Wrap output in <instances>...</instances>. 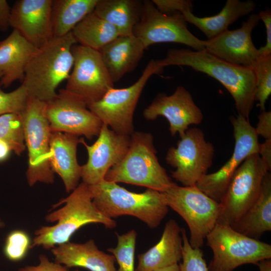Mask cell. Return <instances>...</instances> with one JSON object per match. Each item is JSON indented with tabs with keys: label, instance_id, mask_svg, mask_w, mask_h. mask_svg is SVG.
<instances>
[{
	"label": "cell",
	"instance_id": "cell-1",
	"mask_svg": "<svg viewBox=\"0 0 271 271\" xmlns=\"http://www.w3.org/2000/svg\"><path fill=\"white\" fill-rule=\"evenodd\" d=\"M156 62L163 69L169 65L186 66L215 79L232 96L238 114L249 120L256 90L255 76L251 68L227 62L206 49H170L164 58Z\"/></svg>",
	"mask_w": 271,
	"mask_h": 271
},
{
	"label": "cell",
	"instance_id": "cell-2",
	"mask_svg": "<svg viewBox=\"0 0 271 271\" xmlns=\"http://www.w3.org/2000/svg\"><path fill=\"white\" fill-rule=\"evenodd\" d=\"M62 204V208L46 216L47 221L57 223L53 226H42L36 230L30 248L42 246L49 249L68 242L74 232L88 224L100 223L108 229L116 226L114 219L105 216L95 207L88 186L83 182L52 209Z\"/></svg>",
	"mask_w": 271,
	"mask_h": 271
},
{
	"label": "cell",
	"instance_id": "cell-3",
	"mask_svg": "<svg viewBox=\"0 0 271 271\" xmlns=\"http://www.w3.org/2000/svg\"><path fill=\"white\" fill-rule=\"evenodd\" d=\"M76 43L71 32L53 37L37 49L25 68L22 82L30 96L46 103L56 97L57 87L72 70V48Z\"/></svg>",
	"mask_w": 271,
	"mask_h": 271
},
{
	"label": "cell",
	"instance_id": "cell-4",
	"mask_svg": "<svg viewBox=\"0 0 271 271\" xmlns=\"http://www.w3.org/2000/svg\"><path fill=\"white\" fill-rule=\"evenodd\" d=\"M88 186L93 204L110 219L129 215L154 229L161 224L169 211L163 193L155 190L147 188L143 193H137L104 179Z\"/></svg>",
	"mask_w": 271,
	"mask_h": 271
},
{
	"label": "cell",
	"instance_id": "cell-5",
	"mask_svg": "<svg viewBox=\"0 0 271 271\" xmlns=\"http://www.w3.org/2000/svg\"><path fill=\"white\" fill-rule=\"evenodd\" d=\"M122 159L107 172L104 180L143 186L160 192L176 184L160 165L152 134L134 131Z\"/></svg>",
	"mask_w": 271,
	"mask_h": 271
},
{
	"label": "cell",
	"instance_id": "cell-6",
	"mask_svg": "<svg viewBox=\"0 0 271 271\" xmlns=\"http://www.w3.org/2000/svg\"><path fill=\"white\" fill-rule=\"evenodd\" d=\"M206 239L213 252L209 271H233L240 265H256L271 258L270 244L246 236L230 225L216 223Z\"/></svg>",
	"mask_w": 271,
	"mask_h": 271
},
{
	"label": "cell",
	"instance_id": "cell-7",
	"mask_svg": "<svg viewBox=\"0 0 271 271\" xmlns=\"http://www.w3.org/2000/svg\"><path fill=\"white\" fill-rule=\"evenodd\" d=\"M162 193L169 208L179 214L187 224L191 246L200 248L217 223L221 210L220 203L196 185L181 187L176 184Z\"/></svg>",
	"mask_w": 271,
	"mask_h": 271
},
{
	"label": "cell",
	"instance_id": "cell-8",
	"mask_svg": "<svg viewBox=\"0 0 271 271\" xmlns=\"http://www.w3.org/2000/svg\"><path fill=\"white\" fill-rule=\"evenodd\" d=\"M46 105V102L29 96L21 114L29 154L26 177L31 186L37 182L52 184L54 181L49 162L51 131L45 113Z\"/></svg>",
	"mask_w": 271,
	"mask_h": 271
},
{
	"label": "cell",
	"instance_id": "cell-9",
	"mask_svg": "<svg viewBox=\"0 0 271 271\" xmlns=\"http://www.w3.org/2000/svg\"><path fill=\"white\" fill-rule=\"evenodd\" d=\"M163 69L156 60H151L133 84L110 88L99 100L87 104V108L115 132L130 136L134 131L133 113L143 89L150 77Z\"/></svg>",
	"mask_w": 271,
	"mask_h": 271
},
{
	"label": "cell",
	"instance_id": "cell-10",
	"mask_svg": "<svg viewBox=\"0 0 271 271\" xmlns=\"http://www.w3.org/2000/svg\"><path fill=\"white\" fill-rule=\"evenodd\" d=\"M270 172L258 154L247 157L233 174L220 201L217 223L230 225L237 221L258 197L261 183Z\"/></svg>",
	"mask_w": 271,
	"mask_h": 271
},
{
	"label": "cell",
	"instance_id": "cell-11",
	"mask_svg": "<svg viewBox=\"0 0 271 271\" xmlns=\"http://www.w3.org/2000/svg\"><path fill=\"white\" fill-rule=\"evenodd\" d=\"M180 137L177 146L168 149L166 160L175 169L173 178L184 186L196 185L212 165L214 147L198 128H188Z\"/></svg>",
	"mask_w": 271,
	"mask_h": 271
},
{
	"label": "cell",
	"instance_id": "cell-12",
	"mask_svg": "<svg viewBox=\"0 0 271 271\" xmlns=\"http://www.w3.org/2000/svg\"><path fill=\"white\" fill-rule=\"evenodd\" d=\"M72 53L73 65L64 89L87 105L99 100L114 83L100 53L80 44L72 47Z\"/></svg>",
	"mask_w": 271,
	"mask_h": 271
},
{
	"label": "cell",
	"instance_id": "cell-13",
	"mask_svg": "<svg viewBox=\"0 0 271 271\" xmlns=\"http://www.w3.org/2000/svg\"><path fill=\"white\" fill-rule=\"evenodd\" d=\"M133 35L142 41L146 49L154 44L175 43L189 46L196 51L205 49L204 41L189 30L181 13L163 14L152 1H143L142 16L133 28Z\"/></svg>",
	"mask_w": 271,
	"mask_h": 271
},
{
	"label": "cell",
	"instance_id": "cell-14",
	"mask_svg": "<svg viewBox=\"0 0 271 271\" xmlns=\"http://www.w3.org/2000/svg\"><path fill=\"white\" fill-rule=\"evenodd\" d=\"M235 140L233 152L217 171L206 174L196 186L208 196L219 203L235 172L249 156L258 154L259 143L254 127L249 120L238 114L230 118Z\"/></svg>",
	"mask_w": 271,
	"mask_h": 271
},
{
	"label": "cell",
	"instance_id": "cell-15",
	"mask_svg": "<svg viewBox=\"0 0 271 271\" xmlns=\"http://www.w3.org/2000/svg\"><path fill=\"white\" fill-rule=\"evenodd\" d=\"M45 113L51 132L84 136L89 140L98 137L103 124L85 102L64 89L46 103Z\"/></svg>",
	"mask_w": 271,
	"mask_h": 271
},
{
	"label": "cell",
	"instance_id": "cell-16",
	"mask_svg": "<svg viewBox=\"0 0 271 271\" xmlns=\"http://www.w3.org/2000/svg\"><path fill=\"white\" fill-rule=\"evenodd\" d=\"M130 141V136L117 133L104 123L97 140L92 145L80 139V143L85 146L88 155L86 163L81 166L82 182L93 185L104 180L109 169L125 155Z\"/></svg>",
	"mask_w": 271,
	"mask_h": 271
},
{
	"label": "cell",
	"instance_id": "cell-17",
	"mask_svg": "<svg viewBox=\"0 0 271 271\" xmlns=\"http://www.w3.org/2000/svg\"><path fill=\"white\" fill-rule=\"evenodd\" d=\"M259 20L258 14H252L242 23L240 28L228 30L204 41L205 49L227 62L253 70L260 56L251 36Z\"/></svg>",
	"mask_w": 271,
	"mask_h": 271
},
{
	"label": "cell",
	"instance_id": "cell-18",
	"mask_svg": "<svg viewBox=\"0 0 271 271\" xmlns=\"http://www.w3.org/2000/svg\"><path fill=\"white\" fill-rule=\"evenodd\" d=\"M144 117L154 120L158 116L168 121L171 134L183 135L192 124H199L203 119L201 109L195 103L191 93L184 87L178 86L170 95L160 94L145 108Z\"/></svg>",
	"mask_w": 271,
	"mask_h": 271
},
{
	"label": "cell",
	"instance_id": "cell-19",
	"mask_svg": "<svg viewBox=\"0 0 271 271\" xmlns=\"http://www.w3.org/2000/svg\"><path fill=\"white\" fill-rule=\"evenodd\" d=\"M52 0H19L12 8L11 27L37 49L53 38Z\"/></svg>",
	"mask_w": 271,
	"mask_h": 271
},
{
	"label": "cell",
	"instance_id": "cell-20",
	"mask_svg": "<svg viewBox=\"0 0 271 271\" xmlns=\"http://www.w3.org/2000/svg\"><path fill=\"white\" fill-rule=\"evenodd\" d=\"M80 139L75 135L51 132L49 162L52 170L62 179L66 191L71 192L79 185L81 166L77 160V147Z\"/></svg>",
	"mask_w": 271,
	"mask_h": 271
},
{
	"label": "cell",
	"instance_id": "cell-21",
	"mask_svg": "<svg viewBox=\"0 0 271 271\" xmlns=\"http://www.w3.org/2000/svg\"><path fill=\"white\" fill-rule=\"evenodd\" d=\"M55 262L66 267H80L90 271H116L115 258L99 250L94 241L84 243L68 242L52 248Z\"/></svg>",
	"mask_w": 271,
	"mask_h": 271
},
{
	"label": "cell",
	"instance_id": "cell-22",
	"mask_svg": "<svg viewBox=\"0 0 271 271\" xmlns=\"http://www.w3.org/2000/svg\"><path fill=\"white\" fill-rule=\"evenodd\" d=\"M183 239L181 228L174 219L165 226L159 241L138 256L136 271H153L175 264L182 259Z\"/></svg>",
	"mask_w": 271,
	"mask_h": 271
},
{
	"label": "cell",
	"instance_id": "cell-23",
	"mask_svg": "<svg viewBox=\"0 0 271 271\" xmlns=\"http://www.w3.org/2000/svg\"><path fill=\"white\" fill-rule=\"evenodd\" d=\"M146 48L133 35L118 36L98 50L113 82L136 67Z\"/></svg>",
	"mask_w": 271,
	"mask_h": 271
},
{
	"label": "cell",
	"instance_id": "cell-24",
	"mask_svg": "<svg viewBox=\"0 0 271 271\" xmlns=\"http://www.w3.org/2000/svg\"><path fill=\"white\" fill-rule=\"evenodd\" d=\"M37 49L15 30L0 41L1 88H8L17 80L22 82L25 68Z\"/></svg>",
	"mask_w": 271,
	"mask_h": 271
},
{
	"label": "cell",
	"instance_id": "cell-25",
	"mask_svg": "<svg viewBox=\"0 0 271 271\" xmlns=\"http://www.w3.org/2000/svg\"><path fill=\"white\" fill-rule=\"evenodd\" d=\"M232 229L249 237L257 239L271 230V175L263 178L259 195L254 202L235 222Z\"/></svg>",
	"mask_w": 271,
	"mask_h": 271
},
{
	"label": "cell",
	"instance_id": "cell-26",
	"mask_svg": "<svg viewBox=\"0 0 271 271\" xmlns=\"http://www.w3.org/2000/svg\"><path fill=\"white\" fill-rule=\"evenodd\" d=\"M255 7V3L252 1L227 0L221 11L212 16L198 17L191 11L182 14L186 22L194 25L210 39L228 30L231 24L251 13Z\"/></svg>",
	"mask_w": 271,
	"mask_h": 271
},
{
	"label": "cell",
	"instance_id": "cell-27",
	"mask_svg": "<svg viewBox=\"0 0 271 271\" xmlns=\"http://www.w3.org/2000/svg\"><path fill=\"white\" fill-rule=\"evenodd\" d=\"M143 8V1L139 0H98L93 12L114 26L119 36H130Z\"/></svg>",
	"mask_w": 271,
	"mask_h": 271
},
{
	"label": "cell",
	"instance_id": "cell-28",
	"mask_svg": "<svg viewBox=\"0 0 271 271\" xmlns=\"http://www.w3.org/2000/svg\"><path fill=\"white\" fill-rule=\"evenodd\" d=\"M98 0L53 1L52 24L53 37L72 32L86 16L92 13Z\"/></svg>",
	"mask_w": 271,
	"mask_h": 271
},
{
	"label": "cell",
	"instance_id": "cell-29",
	"mask_svg": "<svg viewBox=\"0 0 271 271\" xmlns=\"http://www.w3.org/2000/svg\"><path fill=\"white\" fill-rule=\"evenodd\" d=\"M72 32L77 43L98 51L119 36L114 26L93 12L80 22Z\"/></svg>",
	"mask_w": 271,
	"mask_h": 271
},
{
	"label": "cell",
	"instance_id": "cell-30",
	"mask_svg": "<svg viewBox=\"0 0 271 271\" xmlns=\"http://www.w3.org/2000/svg\"><path fill=\"white\" fill-rule=\"evenodd\" d=\"M21 114L7 113L0 116V140L17 155H20L26 147Z\"/></svg>",
	"mask_w": 271,
	"mask_h": 271
},
{
	"label": "cell",
	"instance_id": "cell-31",
	"mask_svg": "<svg viewBox=\"0 0 271 271\" xmlns=\"http://www.w3.org/2000/svg\"><path fill=\"white\" fill-rule=\"evenodd\" d=\"M117 244L115 247L108 248L107 250L111 253L117 262L116 271H136L134 253L137 234L130 230L122 234H117Z\"/></svg>",
	"mask_w": 271,
	"mask_h": 271
},
{
	"label": "cell",
	"instance_id": "cell-32",
	"mask_svg": "<svg viewBox=\"0 0 271 271\" xmlns=\"http://www.w3.org/2000/svg\"><path fill=\"white\" fill-rule=\"evenodd\" d=\"M253 70L256 78L254 100L258 102L261 111L271 93V55L261 56Z\"/></svg>",
	"mask_w": 271,
	"mask_h": 271
},
{
	"label": "cell",
	"instance_id": "cell-33",
	"mask_svg": "<svg viewBox=\"0 0 271 271\" xmlns=\"http://www.w3.org/2000/svg\"><path fill=\"white\" fill-rule=\"evenodd\" d=\"M183 239L182 261L179 264L180 271H209L203 251L190 245L185 229L181 228Z\"/></svg>",
	"mask_w": 271,
	"mask_h": 271
},
{
	"label": "cell",
	"instance_id": "cell-34",
	"mask_svg": "<svg viewBox=\"0 0 271 271\" xmlns=\"http://www.w3.org/2000/svg\"><path fill=\"white\" fill-rule=\"evenodd\" d=\"M31 244L29 236L26 232L21 230H14L6 239L4 254L11 261H20L25 257Z\"/></svg>",
	"mask_w": 271,
	"mask_h": 271
},
{
	"label": "cell",
	"instance_id": "cell-35",
	"mask_svg": "<svg viewBox=\"0 0 271 271\" xmlns=\"http://www.w3.org/2000/svg\"><path fill=\"white\" fill-rule=\"evenodd\" d=\"M29 94L21 84L10 92H5L0 87V116L7 113L21 114L25 110Z\"/></svg>",
	"mask_w": 271,
	"mask_h": 271
},
{
	"label": "cell",
	"instance_id": "cell-36",
	"mask_svg": "<svg viewBox=\"0 0 271 271\" xmlns=\"http://www.w3.org/2000/svg\"><path fill=\"white\" fill-rule=\"evenodd\" d=\"M152 2L160 12L167 15L193 11V3L189 0H153Z\"/></svg>",
	"mask_w": 271,
	"mask_h": 271
},
{
	"label": "cell",
	"instance_id": "cell-37",
	"mask_svg": "<svg viewBox=\"0 0 271 271\" xmlns=\"http://www.w3.org/2000/svg\"><path fill=\"white\" fill-rule=\"evenodd\" d=\"M259 19L264 24L266 35V41L264 46L258 49L260 56L266 57L271 55V11L269 9L259 11Z\"/></svg>",
	"mask_w": 271,
	"mask_h": 271
},
{
	"label": "cell",
	"instance_id": "cell-38",
	"mask_svg": "<svg viewBox=\"0 0 271 271\" xmlns=\"http://www.w3.org/2000/svg\"><path fill=\"white\" fill-rule=\"evenodd\" d=\"M39 260L40 263L37 265L26 266L20 268L18 271H68L67 267L62 266V264L49 261L45 255H41Z\"/></svg>",
	"mask_w": 271,
	"mask_h": 271
},
{
	"label": "cell",
	"instance_id": "cell-39",
	"mask_svg": "<svg viewBox=\"0 0 271 271\" xmlns=\"http://www.w3.org/2000/svg\"><path fill=\"white\" fill-rule=\"evenodd\" d=\"M258 122L254 128L257 136L265 140L271 139V111H262L258 115Z\"/></svg>",
	"mask_w": 271,
	"mask_h": 271
},
{
	"label": "cell",
	"instance_id": "cell-40",
	"mask_svg": "<svg viewBox=\"0 0 271 271\" xmlns=\"http://www.w3.org/2000/svg\"><path fill=\"white\" fill-rule=\"evenodd\" d=\"M12 8L6 0H0V31H7L11 27Z\"/></svg>",
	"mask_w": 271,
	"mask_h": 271
},
{
	"label": "cell",
	"instance_id": "cell-41",
	"mask_svg": "<svg viewBox=\"0 0 271 271\" xmlns=\"http://www.w3.org/2000/svg\"><path fill=\"white\" fill-rule=\"evenodd\" d=\"M258 154L267 166L268 170L271 169V139L265 140L262 144H259Z\"/></svg>",
	"mask_w": 271,
	"mask_h": 271
},
{
	"label": "cell",
	"instance_id": "cell-42",
	"mask_svg": "<svg viewBox=\"0 0 271 271\" xmlns=\"http://www.w3.org/2000/svg\"><path fill=\"white\" fill-rule=\"evenodd\" d=\"M11 151L9 146L4 141L0 140V161L5 160Z\"/></svg>",
	"mask_w": 271,
	"mask_h": 271
},
{
	"label": "cell",
	"instance_id": "cell-43",
	"mask_svg": "<svg viewBox=\"0 0 271 271\" xmlns=\"http://www.w3.org/2000/svg\"><path fill=\"white\" fill-rule=\"evenodd\" d=\"M259 271H271V260L266 259L260 260L256 264Z\"/></svg>",
	"mask_w": 271,
	"mask_h": 271
},
{
	"label": "cell",
	"instance_id": "cell-44",
	"mask_svg": "<svg viewBox=\"0 0 271 271\" xmlns=\"http://www.w3.org/2000/svg\"><path fill=\"white\" fill-rule=\"evenodd\" d=\"M153 271H180L179 264H175L163 268L154 270Z\"/></svg>",
	"mask_w": 271,
	"mask_h": 271
},
{
	"label": "cell",
	"instance_id": "cell-45",
	"mask_svg": "<svg viewBox=\"0 0 271 271\" xmlns=\"http://www.w3.org/2000/svg\"><path fill=\"white\" fill-rule=\"evenodd\" d=\"M5 226V223L2 220V219L0 218V228H2Z\"/></svg>",
	"mask_w": 271,
	"mask_h": 271
},
{
	"label": "cell",
	"instance_id": "cell-46",
	"mask_svg": "<svg viewBox=\"0 0 271 271\" xmlns=\"http://www.w3.org/2000/svg\"><path fill=\"white\" fill-rule=\"evenodd\" d=\"M3 76V73L0 72V79L2 78Z\"/></svg>",
	"mask_w": 271,
	"mask_h": 271
}]
</instances>
